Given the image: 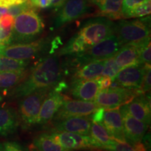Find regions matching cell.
<instances>
[{"mask_svg":"<svg viewBox=\"0 0 151 151\" xmlns=\"http://www.w3.org/2000/svg\"><path fill=\"white\" fill-rule=\"evenodd\" d=\"M97 108V104L92 101L71 99L67 97L53 118L58 121L71 117L90 116Z\"/></svg>","mask_w":151,"mask_h":151,"instance_id":"9c48e42d","label":"cell"},{"mask_svg":"<svg viewBox=\"0 0 151 151\" xmlns=\"http://www.w3.org/2000/svg\"><path fill=\"white\" fill-rule=\"evenodd\" d=\"M140 94H142V92L139 89L109 88L99 90L94 102L98 107L103 108L104 110H109L120 108L122 106L129 104Z\"/></svg>","mask_w":151,"mask_h":151,"instance_id":"5b68a950","label":"cell"},{"mask_svg":"<svg viewBox=\"0 0 151 151\" xmlns=\"http://www.w3.org/2000/svg\"><path fill=\"white\" fill-rule=\"evenodd\" d=\"M67 97L60 92L52 90L49 92L41 104L37 124H46L51 121Z\"/></svg>","mask_w":151,"mask_h":151,"instance_id":"4fadbf2b","label":"cell"},{"mask_svg":"<svg viewBox=\"0 0 151 151\" xmlns=\"http://www.w3.org/2000/svg\"><path fill=\"white\" fill-rule=\"evenodd\" d=\"M35 5L30 0H26L25 1L21 4H14L9 6L8 9L7 13L11 15L12 16L16 17L24 11L27 10H31V9H35Z\"/></svg>","mask_w":151,"mask_h":151,"instance_id":"f1b7e54d","label":"cell"},{"mask_svg":"<svg viewBox=\"0 0 151 151\" xmlns=\"http://www.w3.org/2000/svg\"><path fill=\"white\" fill-rule=\"evenodd\" d=\"M96 80L97 81L99 90H105L109 88L111 86V82H112V79L108 76H100L96 78Z\"/></svg>","mask_w":151,"mask_h":151,"instance_id":"74e56055","label":"cell"},{"mask_svg":"<svg viewBox=\"0 0 151 151\" xmlns=\"http://www.w3.org/2000/svg\"><path fill=\"white\" fill-rule=\"evenodd\" d=\"M150 41L141 47L140 51V60L142 65H150L151 60Z\"/></svg>","mask_w":151,"mask_h":151,"instance_id":"836d02e7","label":"cell"},{"mask_svg":"<svg viewBox=\"0 0 151 151\" xmlns=\"http://www.w3.org/2000/svg\"><path fill=\"white\" fill-rule=\"evenodd\" d=\"M121 47L122 44L116 36L112 35L90 47L85 52L76 55L73 64L76 65V69L88 62L108 59L116 55Z\"/></svg>","mask_w":151,"mask_h":151,"instance_id":"277c9868","label":"cell"},{"mask_svg":"<svg viewBox=\"0 0 151 151\" xmlns=\"http://www.w3.org/2000/svg\"><path fill=\"white\" fill-rule=\"evenodd\" d=\"M20 124L18 114L14 108L0 106V137H6L12 134Z\"/></svg>","mask_w":151,"mask_h":151,"instance_id":"ffe728a7","label":"cell"},{"mask_svg":"<svg viewBox=\"0 0 151 151\" xmlns=\"http://www.w3.org/2000/svg\"><path fill=\"white\" fill-rule=\"evenodd\" d=\"M52 0H36L35 6L41 9H46L50 7Z\"/></svg>","mask_w":151,"mask_h":151,"instance_id":"60d3db41","label":"cell"},{"mask_svg":"<svg viewBox=\"0 0 151 151\" xmlns=\"http://www.w3.org/2000/svg\"><path fill=\"white\" fill-rule=\"evenodd\" d=\"M62 78V67L57 57L43 58L36 64L24 80L11 90L12 98L23 97L39 90H51Z\"/></svg>","mask_w":151,"mask_h":151,"instance_id":"6da1fadb","label":"cell"},{"mask_svg":"<svg viewBox=\"0 0 151 151\" xmlns=\"http://www.w3.org/2000/svg\"><path fill=\"white\" fill-rule=\"evenodd\" d=\"M89 48L84 41L78 35L71 38L67 44L62 48L59 52L60 55H78L86 51Z\"/></svg>","mask_w":151,"mask_h":151,"instance_id":"484cf974","label":"cell"},{"mask_svg":"<svg viewBox=\"0 0 151 151\" xmlns=\"http://www.w3.org/2000/svg\"><path fill=\"white\" fill-rule=\"evenodd\" d=\"M114 35L123 46L132 43L143 46L150 41V17L114 23Z\"/></svg>","mask_w":151,"mask_h":151,"instance_id":"7a4b0ae2","label":"cell"},{"mask_svg":"<svg viewBox=\"0 0 151 151\" xmlns=\"http://www.w3.org/2000/svg\"><path fill=\"white\" fill-rule=\"evenodd\" d=\"M151 1L146 0V1L141 4L137 8H135L133 11L130 12L128 16V18H141L144 17L150 14L151 12Z\"/></svg>","mask_w":151,"mask_h":151,"instance_id":"f546056e","label":"cell"},{"mask_svg":"<svg viewBox=\"0 0 151 151\" xmlns=\"http://www.w3.org/2000/svg\"><path fill=\"white\" fill-rule=\"evenodd\" d=\"M32 145L39 151H69L57 142L52 134L43 133L34 139Z\"/></svg>","mask_w":151,"mask_h":151,"instance_id":"cb8c5ba5","label":"cell"},{"mask_svg":"<svg viewBox=\"0 0 151 151\" xmlns=\"http://www.w3.org/2000/svg\"><path fill=\"white\" fill-rule=\"evenodd\" d=\"M147 44V43H146ZM141 46L136 44H124L115 55V60L120 69L132 66L141 65L140 60Z\"/></svg>","mask_w":151,"mask_h":151,"instance_id":"ac0fdd59","label":"cell"},{"mask_svg":"<svg viewBox=\"0 0 151 151\" xmlns=\"http://www.w3.org/2000/svg\"><path fill=\"white\" fill-rule=\"evenodd\" d=\"M120 70V69L117 65L116 60H115V56H113L105 60L101 75L104 76H108L112 79L116 76V75Z\"/></svg>","mask_w":151,"mask_h":151,"instance_id":"83f0119b","label":"cell"},{"mask_svg":"<svg viewBox=\"0 0 151 151\" xmlns=\"http://www.w3.org/2000/svg\"><path fill=\"white\" fill-rule=\"evenodd\" d=\"M151 68L150 65H144V73H143L142 83L139 88L142 94L148 92L150 90L151 82Z\"/></svg>","mask_w":151,"mask_h":151,"instance_id":"1f68e13d","label":"cell"},{"mask_svg":"<svg viewBox=\"0 0 151 151\" xmlns=\"http://www.w3.org/2000/svg\"><path fill=\"white\" fill-rule=\"evenodd\" d=\"M50 90H39L28 94L19 101L18 117L23 129L37 124L41 104Z\"/></svg>","mask_w":151,"mask_h":151,"instance_id":"52a82bcc","label":"cell"},{"mask_svg":"<svg viewBox=\"0 0 151 151\" xmlns=\"http://www.w3.org/2000/svg\"><path fill=\"white\" fill-rule=\"evenodd\" d=\"M122 119L125 141L130 146L141 141L148 129V124L137 120L128 112L126 104L119 109Z\"/></svg>","mask_w":151,"mask_h":151,"instance_id":"30bf717a","label":"cell"},{"mask_svg":"<svg viewBox=\"0 0 151 151\" xmlns=\"http://www.w3.org/2000/svg\"><path fill=\"white\" fill-rule=\"evenodd\" d=\"M128 112L137 120L147 124L150 123V97L143 94L136 97L131 102L126 104Z\"/></svg>","mask_w":151,"mask_h":151,"instance_id":"d6986e66","label":"cell"},{"mask_svg":"<svg viewBox=\"0 0 151 151\" xmlns=\"http://www.w3.org/2000/svg\"><path fill=\"white\" fill-rule=\"evenodd\" d=\"M44 29L43 20L33 9L16 16L11 33V43H29L37 39Z\"/></svg>","mask_w":151,"mask_h":151,"instance_id":"3957f363","label":"cell"},{"mask_svg":"<svg viewBox=\"0 0 151 151\" xmlns=\"http://www.w3.org/2000/svg\"><path fill=\"white\" fill-rule=\"evenodd\" d=\"M99 9L97 16L109 19L124 18L122 14V0H90Z\"/></svg>","mask_w":151,"mask_h":151,"instance_id":"44dd1931","label":"cell"},{"mask_svg":"<svg viewBox=\"0 0 151 151\" xmlns=\"http://www.w3.org/2000/svg\"><path fill=\"white\" fill-rule=\"evenodd\" d=\"M60 146L68 150L100 148L99 144L90 135L68 132H56L52 134Z\"/></svg>","mask_w":151,"mask_h":151,"instance_id":"8fae6325","label":"cell"},{"mask_svg":"<svg viewBox=\"0 0 151 151\" xmlns=\"http://www.w3.org/2000/svg\"><path fill=\"white\" fill-rule=\"evenodd\" d=\"M29 64V60H16L0 55V72L23 70Z\"/></svg>","mask_w":151,"mask_h":151,"instance_id":"4316f807","label":"cell"},{"mask_svg":"<svg viewBox=\"0 0 151 151\" xmlns=\"http://www.w3.org/2000/svg\"><path fill=\"white\" fill-rule=\"evenodd\" d=\"M88 48L114 35V22L101 17L88 20L77 34Z\"/></svg>","mask_w":151,"mask_h":151,"instance_id":"8992f818","label":"cell"},{"mask_svg":"<svg viewBox=\"0 0 151 151\" xmlns=\"http://www.w3.org/2000/svg\"><path fill=\"white\" fill-rule=\"evenodd\" d=\"M12 29H4L0 25V47L8 46L11 43Z\"/></svg>","mask_w":151,"mask_h":151,"instance_id":"e575fe53","label":"cell"},{"mask_svg":"<svg viewBox=\"0 0 151 151\" xmlns=\"http://www.w3.org/2000/svg\"><path fill=\"white\" fill-rule=\"evenodd\" d=\"M25 1L26 0H0V6L7 8L12 5L21 4Z\"/></svg>","mask_w":151,"mask_h":151,"instance_id":"ab89813d","label":"cell"},{"mask_svg":"<svg viewBox=\"0 0 151 151\" xmlns=\"http://www.w3.org/2000/svg\"><path fill=\"white\" fill-rule=\"evenodd\" d=\"M30 1H31L32 2V3L34 4L35 5V1H36V0H30Z\"/></svg>","mask_w":151,"mask_h":151,"instance_id":"7dc6e473","label":"cell"},{"mask_svg":"<svg viewBox=\"0 0 151 151\" xmlns=\"http://www.w3.org/2000/svg\"><path fill=\"white\" fill-rule=\"evenodd\" d=\"M90 136L100 146V148L105 149L111 145L114 139L111 137L104 126L99 122H92L90 129Z\"/></svg>","mask_w":151,"mask_h":151,"instance_id":"d4e9b609","label":"cell"},{"mask_svg":"<svg viewBox=\"0 0 151 151\" xmlns=\"http://www.w3.org/2000/svg\"><path fill=\"white\" fill-rule=\"evenodd\" d=\"M90 0H67L64 4L57 16L55 26H60L70 22L86 14L89 8Z\"/></svg>","mask_w":151,"mask_h":151,"instance_id":"7c38bea8","label":"cell"},{"mask_svg":"<svg viewBox=\"0 0 151 151\" xmlns=\"http://www.w3.org/2000/svg\"><path fill=\"white\" fill-rule=\"evenodd\" d=\"M105 110L103 108H100L98 107L97 110L94 111V113H92V122H99V123H101L103 121L104 115Z\"/></svg>","mask_w":151,"mask_h":151,"instance_id":"f35d334b","label":"cell"},{"mask_svg":"<svg viewBox=\"0 0 151 151\" xmlns=\"http://www.w3.org/2000/svg\"><path fill=\"white\" fill-rule=\"evenodd\" d=\"M102 122L103 125L113 139L121 142H126L122 119L119 108L104 111Z\"/></svg>","mask_w":151,"mask_h":151,"instance_id":"2e32d148","label":"cell"},{"mask_svg":"<svg viewBox=\"0 0 151 151\" xmlns=\"http://www.w3.org/2000/svg\"><path fill=\"white\" fill-rule=\"evenodd\" d=\"M66 1L67 0H52L50 6L53 7L55 9H58L61 8Z\"/></svg>","mask_w":151,"mask_h":151,"instance_id":"7bdbcfd3","label":"cell"},{"mask_svg":"<svg viewBox=\"0 0 151 151\" xmlns=\"http://www.w3.org/2000/svg\"><path fill=\"white\" fill-rule=\"evenodd\" d=\"M144 65L122 68L112 81H115L120 88L139 89L142 83Z\"/></svg>","mask_w":151,"mask_h":151,"instance_id":"5bb4252c","label":"cell"},{"mask_svg":"<svg viewBox=\"0 0 151 151\" xmlns=\"http://www.w3.org/2000/svg\"><path fill=\"white\" fill-rule=\"evenodd\" d=\"M46 40L41 39L29 43L0 47V55L16 60H27L41 53L46 48Z\"/></svg>","mask_w":151,"mask_h":151,"instance_id":"ba28073f","label":"cell"},{"mask_svg":"<svg viewBox=\"0 0 151 151\" xmlns=\"http://www.w3.org/2000/svg\"><path fill=\"white\" fill-rule=\"evenodd\" d=\"M132 148L134 149L135 151H147V148L145 144L141 141L137 142L132 145Z\"/></svg>","mask_w":151,"mask_h":151,"instance_id":"b9f144b4","label":"cell"},{"mask_svg":"<svg viewBox=\"0 0 151 151\" xmlns=\"http://www.w3.org/2000/svg\"><path fill=\"white\" fill-rule=\"evenodd\" d=\"M3 145L5 151H29V149L16 141H6Z\"/></svg>","mask_w":151,"mask_h":151,"instance_id":"8d00e7d4","label":"cell"},{"mask_svg":"<svg viewBox=\"0 0 151 151\" xmlns=\"http://www.w3.org/2000/svg\"><path fill=\"white\" fill-rule=\"evenodd\" d=\"M105 150L109 151H135L129 143L127 142H121L115 139L111 145L105 148Z\"/></svg>","mask_w":151,"mask_h":151,"instance_id":"d6a6232c","label":"cell"},{"mask_svg":"<svg viewBox=\"0 0 151 151\" xmlns=\"http://www.w3.org/2000/svg\"><path fill=\"white\" fill-rule=\"evenodd\" d=\"M146 1V0H122V14L124 18H128V16L132 11Z\"/></svg>","mask_w":151,"mask_h":151,"instance_id":"4dcf8cb0","label":"cell"},{"mask_svg":"<svg viewBox=\"0 0 151 151\" xmlns=\"http://www.w3.org/2000/svg\"><path fill=\"white\" fill-rule=\"evenodd\" d=\"M29 151H39V150H38L32 144V146H30V148H29Z\"/></svg>","mask_w":151,"mask_h":151,"instance_id":"f6af8a7d","label":"cell"},{"mask_svg":"<svg viewBox=\"0 0 151 151\" xmlns=\"http://www.w3.org/2000/svg\"><path fill=\"white\" fill-rule=\"evenodd\" d=\"M0 151H5L4 147L2 143H0Z\"/></svg>","mask_w":151,"mask_h":151,"instance_id":"bcb514c9","label":"cell"},{"mask_svg":"<svg viewBox=\"0 0 151 151\" xmlns=\"http://www.w3.org/2000/svg\"><path fill=\"white\" fill-rule=\"evenodd\" d=\"M105 60L92 61L76 68L73 74L72 81L96 79L102 73Z\"/></svg>","mask_w":151,"mask_h":151,"instance_id":"7402d4cb","label":"cell"},{"mask_svg":"<svg viewBox=\"0 0 151 151\" xmlns=\"http://www.w3.org/2000/svg\"><path fill=\"white\" fill-rule=\"evenodd\" d=\"M1 14H0V18H1Z\"/></svg>","mask_w":151,"mask_h":151,"instance_id":"c3c4849f","label":"cell"},{"mask_svg":"<svg viewBox=\"0 0 151 151\" xmlns=\"http://www.w3.org/2000/svg\"><path fill=\"white\" fill-rule=\"evenodd\" d=\"M99 91L96 79L72 81L70 94L75 99L94 101Z\"/></svg>","mask_w":151,"mask_h":151,"instance_id":"e0dca14e","label":"cell"},{"mask_svg":"<svg viewBox=\"0 0 151 151\" xmlns=\"http://www.w3.org/2000/svg\"><path fill=\"white\" fill-rule=\"evenodd\" d=\"M7 11H8V9L6 8V7H3L0 6V14H4L6 13H7Z\"/></svg>","mask_w":151,"mask_h":151,"instance_id":"ee69618b","label":"cell"},{"mask_svg":"<svg viewBox=\"0 0 151 151\" xmlns=\"http://www.w3.org/2000/svg\"><path fill=\"white\" fill-rule=\"evenodd\" d=\"M92 120L86 116L71 117L58 120L54 124L55 132H68L72 133L90 135Z\"/></svg>","mask_w":151,"mask_h":151,"instance_id":"9a60e30c","label":"cell"},{"mask_svg":"<svg viewBox=\"0 0 151 151\" xmlns=\"http://www.w3.org/2000/svg\"><path fill=\"white\" fill-rule=\"evenodd\" d=\"M14 23V17L8 13L2 14L0 18V25L7 29H12Z\"/></svg>","mask_w":151,"mask_h":151,"instance_id":"d590c367","label":"cell"},{"mask_svg":"<svg viewBox=\"0 0 151 151\" xmlns=\"http://www.w3.org/2000/svg\"><path fill=\"white\" fill-rule=\"evenodd\" d=\"M29 73V70L27 69L0 72V92H6L14 89L27 78Z\"/></svg>","mask_w":151,"mask_h":151,"instance_id":"603a6c76","label":"cell"}]
</instances>
